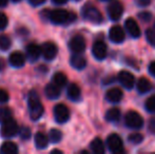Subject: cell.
<instances>
[{"label": "cell", "mask_w": 155, "mask_h": 154, "mask_svg": "<svg viewBox=\"0 0 155 154\" xmlns=\"http://www.w3.org/2000/svg\"><path fill=\"white\" fill-rule=\"evenodd\" d=\"M41 52H42V56L45 57V60H53L57 55L58 49L54 42H45L41 47Z\"/></svg>", "instance_id": "30bf717a"}, {"label": "cell", "mask_w": 155, "mask_h": 154, "mask_svg": "<svg viewBox=\"0 0 155 154\" xmlns=\"http://www.w3.org/2000/svg\"><path fill=\"white\" fill-rule=\"evenodd\" d=\"M14 2H18V1H20V0H13Z\"/></svg>", "instance_id": "f6af8a7d"}, {"label": "cell", "mask_w": 155, "mask_h": 154, "mask_svg": "<svg viewBox=\"0 0 155 154\" xmlns=\"http://www.w3.org/2000/svg\"><path fill=\"white\" fill-rule=\"evenodd\" d=\"M70 64L73 68L77 70H82L87 66V59L84 58V56H82L81 53H74L70 59Z\"/></svg>", "instance_id": "2e32d148"}, {"label": "cell", "mask_w": 155, "mask_h": 154, "mask_svg": "<svg viewBox=\"0 0 155 154\" xmlns=\"http://www.w3.org/2000/svg\"><path fill=\"white\" fill-rule=\"evenodd\" d=\"M11 44H12V41H11V38L6 35H1L0 36V50L2 51H6L11 48Z\"/></svg>", "instance_id": "f1b7e54d"}, {"label": "cell", "mask_w": 155, "mask_h": 154, "mask_svg": "<svg viewBox=\"0 0 155 154\" xmlns=\"http://www.w3.org/2000/svg\"><path fill=\"white\" fill-rule=\"evenodd\" d=\"M54 117L55 120L59 123H64L70 118V110L63 103H58L54 108Z\"/></svg>", "instance_id": "ba28073f"}, {"label": "cell", "mask_w": 155, "mask_h": 154, "mask_svg": "<svg viewBox=\"0 0 155 154\" xmlns=\"http://www.w3.org/2000/svg\"><path fill=\"white\" fill-rule=\"evenodd\" d=\"M19 134H20V137L22 139H29L31 137V130L28 127H22L19 129Z\"/></svg>", "instance_id": "1f68e13d"}, {"label": "cell", "mask_w": 155, "mask_h": 154, "mask_svg": "<svg viewBox=\"0 0 155 154\" xmlns=\"http://www.w3.org/2000/svg\"><path fill=\"white\" fill-rule=\"evenodd\" d=\"M136 88H137V91L139 93H148L150 90L152 89V84L148 78L146 77H141L138 79L137 81V84H136Z\"/></svg>", "instance_id": "44dd1931"}, {"label": "cell", "mask_w": 155, "mask_h": 154, "mask_svg": "<svg viewBox=\"0 0 155 154\" xmlns=\"http://www.w3.org/2000/svg\"><path fill=\"white\" fill-rule=\"evenodd\" d=\"M153 29H154V31H155V23H154V27H153Z\"/></svg>", "instance_id": "7dc6e473"}, {"label": "cell", "mask_w": 155, "mask_h": 154, "mask_svg": "<svg viewBox=\"0 0 155 154\" xmlns=\"http://www.w3.org/2000/svg\"><path fill=\"white\" fill-rule=\"evenodd\" d=\"M146 36H147L148 41H149L152 45H154L155 47V31H154L153 28H152V29L147 30V32H146Z\"/></svg>", "instance_id": "d6a6232c"}, {"label": "cell", "mask_w": 155, "mask_h": 154, "mask_svg": "<svg viewBox=\"0 0 155 154\" xmlns=\"http://www.w3.org/2000/svg\"><path fill=\"white\" fill-rule=\"evenodd\" d=\"M93 56L97 60H104L108 55V48L102 40H96L92 47Z\"/></svg>", "instance_id": "9c48e42d"}, {"label": "cell", "mask_w": 155, "mask_h": 154, "mask_svg": "<svg viewBox=\"0 0 155 154\" xmlns=\"http://www.w3.org/2000/svg\"><path fill=\"white\" fill-rule=\"evenodd\" d=\"M8 5V0H0V8H4Z\"/></svg>", "instance_id": "b9f144b4"}, {"label": "cell", "mask_w": 155, "mask_h": 154, "mask_svg": "<svg viewBox=\"0 0 155 154\" xmlns=\"http://www.w3.org/2000/svg\"><path fill=\"white\" fill-rule=\"evenodd\" d=\"M151 17L152 16L150 13H141V14H139V18L143 21H149L151 19Z\"/></svg>", "instance_id": "d590c367"}, {"label": "cell", "mask_w": 155, "mask_h": 154, "mask_svg": "<svg viewBox=\"0 0 155 154\" xmlns=\"http://www.w3.org/2000/svg\"><path fill=\"white\" fill-rule=\"evenodd\" d=\"M149 72L152 76L155 77V61H152L149 66Z\"/></svg>", "instance_id": "f35d334b"}, {"label": "cell", "mask_w": 155, "mask_h": 154, "mask_svg": "<svg viewBox=\"0 0 155 154\" xmlns=\"http://www.w3.org/2000/svg\"><path fill=\"white\" fill-rule=\"evenodd\" d=\"M8 61H10L11 66L14 68H22L25 64V57L21 52L16 51L13 52L8 57Z\"/></svg>", "instance_id": "9a60e30c"}, {"label": "cell", "mask_w": 155, "mask_h": 154, "mask_svg": "<svg viewBox=\"0 0 155 154\" xmlns=\"http://www.w3.org/2000/svg\"><path fill=\"white\" fill-rule=\"evenodd\" d=\"M90 148L93 153L95 154H104V145L100 138H94L91 142Z\"/></svg>", "instance_id": "603a6c76"}, {"label": "cell", "mask_w": 155, "mask_h": 154, "mask_svg": "<svg viewBox=\"0 0 155 154\" xmlns=\"http://www.w3.org/2000/svg\"><path fill=\"white\" fill-rule=\"evenodd\" d=\"M109 37L111 41L114 43H120L123 42L126 38V33H124V29L120 25H114L110 29L109 32Z\"/></svg>", "instance_id": "4fadbf2b"}, {"label": "cell", "mask_w": 155, "mask_h": 154, "mask_svg": "<svg viewBox=\"0 0 155 154\" xmlns=\"http://www.w3.org/2000/svg\"><path fill=\"white\" fill-rule=\"evenodd\" d=\"M60 87H58L56 84H54L53 81L51 84H49L45 89V96L50 99H56L60 96Z\"/></svg>", "instance_id": "d6986e66"}, {"label": "cell", "mask_w": 155, "mask_h": 154, "mask_svg": "<svg viewBox=\"0 0 155 154\" xmlns=\"http://www.w3.org/2000/svg\"><path fill=\"white\" fill-rule=\"evenodd\" d=\"M124 123L130 129H140L143 126V118L135 111H129L124 116Z\"/></svg>", "instance_id": "5b68a950"}, {"label": "cell", "mask_w": 155, "mask_h": 154, "mask_svg": "<svg viewBox=\"0 0 155 154\" xmlns=\"http://www.w3.org/2000/svg\"><path fill=\"white\" fill-rule=\"evenodd\" d=\"M8 100V94L5 90L0 89V103H5Z\"/></svg>", "instance_id": "e575fe53"}, {"label": "cell", "mask_w": 155, "mask_h": 154, "mask_svg": "<svg viewBox=\"0 0 155 154\" xmlns=\"http://www.w3.org/2000/svg\"><path fill=\"white\" fill-rule=\"evenodd\" d=\"M76 15L74 13L68 12L63 8H56V10H50L49 20L54 25H68L75 21Z\"/></svg>", "instance_id": "7a4b0ae2"}, {"label": "cell", "mask_w": 155, "mask_h": 154, "mask_svg": "<svg viewBox=\"0 0 155 154\" xmlns=\"http://www.w3.org/2000/svg\"><path fill=\"white\" fill-rule=\"evenodd\" d=\"M19 129L20 128H19L17 121L13 118H10L6 121H4V123H2L1 135L2 137H5V138L14 137L17 133H19Z\"/></svg>", "instance_id": "277c9868"}, {"label": "cell", "mask_w": 155, "mask_h": 154, "mask_svg": "<svg viewBox=\"0 0 155 154\" xmlns=\"http://www.w3.org/2000/svg\"><path fill=\"white\" fill-rule=\"evenodd\" d=\"M145 108L148 112H150V113H155V95L150 96L149 98L146 100Z\"/></svg>", "instance_id": "f546056e"}, {"label": "cell", "mask_w": 155, "mask_h": 154, "mask_svg": "<svg viewBox=\"0 0 155 154\" xmlns=\"http://www.w3.org/2000/svg\"><path fill=\"white\" fill-rule=\"evenodd\" d=\"M117 78H118V81L120 82L121 86L126 89H129V90H131L135 84L134 76L130 72H128V71H121V72H119Z\"/></svg>", "instance_id": "7c38bea8"}, {"label": "cell", "mask_w": 155, "mask_h": 154, "mask_svg": "<svg viewBox=\"0 0 155 154\" xmlns=\"http://www.w3.org/2000/svg\"><path fill=\"white\" fill-rule=\"evenodd\" d=\"M107 146L112 153H123L124 152V143L121 137L116 133H112L107 138Z\"/></svg>", "instance_id": "8992f818"}, {"label": "cell", "mask_w": 155, "mask_h": 154, "mask_svg": "<svg viewBox=\"0 0 155 154\" xmlns=\"http://www.w3.org/2000/svg\"><path fill=\"white\" fill-rule=\"evenodd\" d=\"M34 140H35V145L38 149H45L47 148L48 144H49V138L45 134L41 133V132H38V133L35 134V137H34Z\"/></svg>", "instance_id": "7402d4cb"}, {"label": "cell", "mask_w": 155, "mask_h": 154, "mask_svg": "<svg viewBox=\"0 0 155 154\" xmlns=\"http://www.w3.org/2000/svg\"><path fill=\"white\" fill-rule=\"evenodd\" d=\"M128 139H129V142H131L132 144H139V143H141L143 140V135L139 133H132L129 135Z\"/></svg>", "instance_id": "4dcf8cb0"}, {"label": "cell", "mask_w": 155, "mask_h": 154, "mask_svg": "<svg viewBox=\"0 0 155 154\" xmlns=\"http://www.w3.org/2000/svg\"><path fill=\"white\" fill-rule=\"evenodd\" d=\"M28 105H29V111H30V117L32 120L36 121L42 116L43 114V106L39 99L38 93L35 90H32L29 94L28 98Z\"/></svg>", "instance_id": "6da1fadb"}, {"label": "cell", "mask_w": 155, "mask_h": 154, "mask_svg": "<svg viewBox=\"0 0 155 154\" xmlns=\"http://www.w3.org/2000/svg\"><path fill=\"white\" fill-rule=\"evenodd\" d=\"M137 1H138V4L140 6H147L150 4L151 0H137Z\"/></svg>", "instance_id": "ab89813d"}, {"label": "cell", "mask_w": 155, "mask_h": 154, "mask_svg": "<svg viewBox=\"0 0 155 154\" xmlns=\"http://www.w3.org/2000/svg\"><path fill=\"white\" fill-rule=\"evenodd\" d=\"M52 153H62V151H60V150H53V151H52Z\"/></svg>", "instance_id": "ee69618b"}, {"label": "cell", "mask_w": 155, "mask_h": 154, "mask_svg": "<svg viewBox=\"0 0 155 154\" xmlns=\"http://www.w3.org/2000/svg\"><path fill=\"white\" fill-rule=\"evenodd\" d=\"M4 67H5V64H4V60H3V59H0V72H1V71L3 70Z\"/></svg>", "instance_id": "7bdbcfd3"}, {"label": "cell", "mask_w": 155, "mask_h": 154, "mask_svg": "<svg viewBox=\"0 0 155 154\" xmlns=\"http://www.w3.org/2000/svg\"><path fill=\"white\" fill-rule=\"evenodd\" d=\"M124 13V5L118 0H113L108 5V15L111 20H118L123 16Z\"/></svg>", "instance_id": "52a82bcc"}, {"label": "cell", "mask_w": 155, "mask_h": 154, "mask_svg": "<svg viewBox=\"0 0 155 154\" xmlns=\"http://www.w3.org/2000/svg\"><path fill=\"white\" fill-rule=\"evenodd\" d=\"M101 1H111V0H101Z\"/></svg>", "instance_id": "bcb514c9"}, {"label": "cell", "mask_w": 155, "mask_h": 154, "mask_svg": "<svg viewBox=\"0 0 155 154\" xmlns=\"http://www.w3.org/2000/svg\"><path fill=\"white\" fill-rule=\"evenodd\" d=\"M27 56L31 61H36L40 55H42V52H41V48L38 47L36 43H31L27 47Z\"/></svg>", "instance_id": "ac0fdd59"}, {"label": "cell", "mask_w": 155, "mask_h": 154, "mask_svg": "<svg viewBox=\"0 0 155 154\" xmlns=\"http://www.w3.org/2000/svg\"><path fill=\"white\" fill-rule=\"evenodd\" d=\"M0 151L4 154H15L18 152V147L13 142H5L2 144Z\"/></svg>", "instance_id": "cb8c5ba5"}, {"label": "cell", "mask_w": 155, "mask_h": 154, "mask_svg": "<svg viewBox=\"0 0 155 154\" xmlns=\"http://www.w3.org/2000/svg\"><path fill=\"white\" fill-rule=\"evenodd\" d=\"M69 48L73 53H82L86 50V40L82 36H74L70 40Z\"/></svg>", "instance_id": "8fae6325"}, {"label": "cell", "mask_w": 155, "mask_h": 154, "mask_svg": "<svg viewBox=\"0 0 155 154\" xmlns=\"http://www.w3.org/2000/svg\"><path fill=\"white\" fill-rule=\"evenodd\" d=\"M149 130L152 132V133L155 134V117L150 120V123H149Z\"/></svg>", "instance_id": "8d00e7d4"}, {"label": "cell", "mask_w": 155, "mask_h": 154, "mask_svg": "<svg viewBox=\"0 0 155 154\" xmlns=\"http://www.w3.org/2000/svg\"><path fill=\"white\" fill-rule=\"evenodd\" d=\"M53 82L54 84H56L58 87H60V88H62V87H64L65 84H67L68 82V78L65 76L63 73L61 72H57L54 74L53 76Z\"/></svg>", "instance_id": "484cf974"}, {"label": "cell", "mask_w": 155, "mask_h": 154, "mask_svg": "<svg viewBox=\"0 0 155 154\" xmlns=\"http://www.w3.org/2000/svg\"><path fill=\"white\" fill-rule=\"evenodd\" d=\"M82 17H84L86 20L90 21L92 23H101L102 22V15L101 13L98 11V8H96L95 6L88 4V5L84 6L82 8Z\"/></svg>", "instance_id": "3957f363"}, {"label": "cell", "mask_w": 155, "mask_h": 154, "mask_svg": "<svg viewBox=\"0 0 155 154\" xmlns=\"http://www.w3.org/2000/svg\"><path fill=\"white\" fill-rule=\"evenodd\" d=\"M124 27H126L127 32L129 35L133 38H138L140 36V29H139L137 22L133 18H129L124 22Z\"/></svg>", "instance_id": "5bb4252c"}, {"label": "cell", "mask_w": 155, "mask_h": 154, "mask_svg": "<svg viewBox=\"0 0 155 154\" xmlns=\"http://www.w3.org/2000/svg\"><path fill=\"white\" fill-rule=\"evenodd\" d=\"M12 118V110L8 107H0V123H4Z\"/></svg>", "instance_id": "4316f807"}, {"label": "cell", "mask_w": 155, "mask_h": 154, "mask_svg": "<svg viewBox=\"0 0 155 154\" xmlns=\"http://www.w3.org/2000/svg\"><path fill=\"white\" fill-rule=\"evenodd\" d=\"M120 110L118 108H112V109L108 110V112L106 113V119L110 123H116L120 118Z\"/></svg>", "instance_id": "d4e9b609"}, {"label": "cell", "mask_w": 155, "mask_h": 154, "mask_svg": "<svg viewBox=\"0 0 155 154\" xmlns=\"http://www.w3.org/2000/svg\"><path fill=\"white\" fill-rule=\"evenodd\" d=\"M106 99L112 103H117L123 99V91L119 88H112L107 91Z\"/></svg>", "instance_id": "e0dca14e"}, {"label": "cell", "mask_w": 155, "mask_h": 154, "mask_svg": "<svg viewBox=\"0 0 155 154\" xmlns=\"http://www.w3.org/2000/svg\"><path fill=\"white\" fill-rule=\"evenodd\" d=\"M67 94H68V97H69L71 100L78 101L80 99V97H81V91H80V88L76 84H71L68 87Z\"/></svg>", "instance_id": "ffe728a7"}, {"label": "cell", "mask_w": 155, "mask_h": 154, "mask_svg": "<svg viewBox=\"0 0 155 154\" xmlns=\"http://www.w3.org/2000/svg\"><path fill=\"white\" fill-rule=\"evenodd\" d=\"M55 4H64L68 0H52Z\"/></svg>", "instance_id": "60d3db41"}, {"label": "cell", "mask_w": 155, "mask_h": 154, "mask_svg": "<svg viewBox=\"0 0 155 154\" xmlns=\"http://www.w3.org/2000/svg\"><path fill=\"white\" fill-rule=\"evenodd\" d=\"M29 1H30V3H31L32 5L38 6V5H40V4L45 3V0H29Z\"/></svg>", "instance_id": "74e56055"}, {"label": "cell", "mask_w": 155, "mask_h": 154, "mask_svg": "<svg viewBox=\"0 0 155 154\" xmlns=\"http://www.w3.org/2000/svg\"><path fill=\"white\" fill-rule=\"evenodd\" d=\"M8 19L5 14L0 12V30H3L8 27Z\"/></svg>", "instance_id": "836d02e7"}, {"label": "cell", "mask_w": 155, "mask_h": 154, "mask_svg": "<svg viewBox=\"0 0 155 154\" xmlns=\"http://www.w3.org/2000/svg\"><path fill=\"white\" fill-rule=\"evenodd\" d=\"M62 138V133L61 131L57 129H52L51 131L49 132V139L51 140L52 143H59Z\"/></svg>", "instance_id": "83f0119b"}]
</instances>
